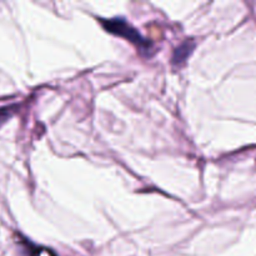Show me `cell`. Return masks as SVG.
I'll use <instances>...</instances> for the list:
<instances>
[{
	"label": "cell",
	"instance_id": "2",
	"mask_svg": "<svg viewBox=\"0 0 256 256\" xmlns=\"http://www.w3.org/2000/svg\"><path fill=\"white\" fill-rule=\"evenodd\" d=\"M10 115V110L9 109H0V124L4 122L5 120L9 118Z\"/></svg>",
	"mask_w": 256,
	"mask_h": 256
},
{
	"label": "cell",
	"instance_id": "1",
	"mask_svg": "<svg viewBox=\"0 0 256 256\" xmlns=\"http://www.w3.org/2000/svg\"><path fill=\"white\" fill-rule=\"evenodd\" d=\"M102 24L106 32L118 36L125 38L139 46H148V42L142 39V35L134 29L130 24H128L124 19H109L102 20Z\"/></svg>",
	"mask_w": 256,
	"mask_h": 256
}]
</instances>
